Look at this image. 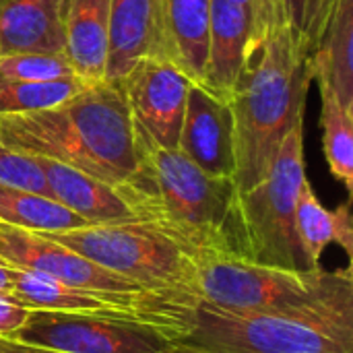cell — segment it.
Listing matches in <instances>:
<instances>
[{"instance_id": "obj_1", "label": "cell", "mask_w": 353, "mask_h": 353, "mask_svg": "<svg viewBox=\"0 0 353 353\" xmlns=\"http://www.w3.org/2000/svg\"><path fill=\"white\" fill-rule=\"evenodd\" d=\"M139 168L118 186L137 221L172 240L194 265L248 261L234 178L209 176L182 151L163 149L137 128Z\"/></svg>"}, {"instance_id": "obj_2", "label": "cell", "mask_w": 353, "mask_h": 353, "mask_svg": "<svg viewBox=\"0 0 353 353\" xmlns=\"http://www.w3.org/2000/svg\"><path fill=\"white\" fill-rule=\"evenodd\" d=\"M0 141L120 186L139 168L137 126L116 79L85 83L60 105L0 118Z\"/></svg>"}, {"instance_id": "obj_3", "label": "cell", "mask_w": 353, "mask_h": 353, "mask_svg": "<svg viewBox=\"0 0 353 353\" xmlns=\"http://www.w3.org/2000/svg\"><path fill=\"white\" fill-rule=\"evenodd\" d=\"M310 81L308 50L285 23L250 52L230 97L238 192L267 176L290 128L306 112Z\"/></svg>"}, {"instance_id": "obj_4", "label": "cell", "mask_w": 353, "mask_h": 353, "mask_svg": "<svg viewBox=\"0 0 353 353\" xmlns=\"http://www.w3.org/2000/svg\"><path fill=\"white\" fill-rule=\"evenodd\" d=\"M170 353H353V290L277 312H230L196 302Z\"/></svg>"}, {"instance_id": "obj_5", "label": "cell", "mask_w": 353, "mask_h": 353, "mask_svg": "<svg viewBox=\"0 0 353 353\" xmlns=\"http://www.w3.org/2000/svg\"><path fill=\"white\" fill-rule=\"evenodd\" d=\"M0 265L48 275L72 290L110 296L137 306L147 323L161 329L165 337L180 333L196 302H184L145 290L87 259L56 240L6 225L0 221Z\"/></svg>"}, {"instance_id": "obj_6", "label": "cell", "mask_w": 353, "mask_h": 353, "mask_svg": "<svg viewBox=\"0 0 353 353\" xmlns=\"http://www.w3.org/2000/svg\"><path fill=\"white\" fill-rule=\"evenodd\" d=\"M43 236L145 290L184 302H199L194 263L147 223L85 225Z\"/></svg>"}, {"instance_id": "obj_7", "label": "cell", "mask_w": 353, "mask_h": 353, "mask_svg": "<svg viewBox=\"0 0 353 353\" xmlns=\"http://www.w3.org/2000/svg\"><path fill=\"white\" fill-rule=\"evenodd\" d=\"M199 302L230 312H277L304 308L352 292V269L290 271L248 261L217 259L194 265Z\"/></svg>"}, {"instance_id": "obj_8", "label": "cell", "mask_w": 353, "mask_h": 353, "mask_svg": "<svg viewBox=\"0 0 353 353\" xmlns=\"http://www.w3.org/2000/svg\"><path fill=\"white\" fill-rule=\"evenodd\" d=\"M306 178L302 114L283 139L267 176L240 192L250 263L290 271L308 269L296 234V203Z\"/></svg>"}, {"instance_id": "obj_9", "label": "cell", "mask_w": 353, "mask_h": 353, "mask_svg": "<svg viewBox=\"0 0 353 353\" xmlns=\"http://www.w3.org/2000/svg\"><path fill=\"white\" fill-rule=\"evenodd\" d=\"M8 337L60 353L172 352L161 329L128 314L29 310L25 323Z\"/></svg>"}, {"instance_id": "obj_10", "label": "cell", "mask_w": 353, "mask_h": 353, "mask_svg": "<svg viewBox=\"0 0 353 353\" xmlns=\"http://www.w3.org/2000/svg\"><path fill=\"white\" fill-rule=\"evenodd\" d=\"M120 81L134 126L155 145L178 149L180 128L194 83L174 62L149 54L139 58Z\"/></svg>"}, {"instance_id": "obj_11", "label": "cell", "mask_w": 353, "mask_h": 353, "mask_svg": "<svg viewBox=\"0 0 353 353\" xmlns=\"http://www.w3.org/2000/svg\"><path fill=\"white\" fill-rule=\"evenodd\" d=\"M182 151L209 176L234 178V116L230 99L192 83L178 139Z\"/></svg>"}, {"instance_id": "obj_12", "label": "cell", "mask_w": 353, "mask_h": 353, "mask_svg": "<svg viewBox=\"0 0 353 353\" xmlns=\"http://www.w3.org/2000/svg\"><path fill=\"white\" fill-rule=\"evenodd\" d=\"M35 159L43 172L50 199L58 201L62 207L85 219L89 225L137 221L132 209L120 194L118 186L108 184L99 178H93L77 168L64 165L54 159Z\"/></svg>"}, {"instance_id": "obj_13", "label": "cell", "mask_w": 353, "mask_h": 353, "mask_svg": "<svg viewBox=\"0 0 353 353\" xmlns=\"http://www.w3.org/2000/svg\"><path fill=\"white\" fill-rule=\"evenodd\" d=\"M211 0H155L157 56L203 83Z\"/></svg>"}, {"instance_id": "obj_14", "label": "cell", "mask_w": 353, "mask_h": 353, "mask_svg": "<svg viewBox=\"0 0 353 353\" xmlns=\"http://www.w3.org/2000/svg\"><path fill=\"white\" fill-rule=\"evenodd\" d=\"M250 56V21L236 0L209 2L207 62L203 85L230 99Z\"/></svg>"}, {"instance_id": "obj_15", "label": "cell", "mask_w": 353, "mask_h": 353, "mask_svg": "<svg viewBox=\"0 0 353 353\" xmlns=\"http://www.w3.org/2000/svg\"><path fill=\"white\" fill-rule=\"evenodd\" d=\"M66 0H0V54H64Z\"/></svg>"}, {"instance_id": "obj_16", "label": "cell", "mask_w": 353, "mask_h": 353, "mask_svg": "<svg viewBox=\"0 0 353 353\" xmlns=\"http://www.w3.org/2000/svg\"><path fill=\"white\" fill-rule=\"evenodd\" d=\"M64 56L85 83L108 79L110 0H66Z\"/></svg>"}, {"instance_id": "obj_17", "label": "cell", "mask_w": 353, "mask_h": 353, "mask_svg": "<svg viewBox=\"0 0 353 353\" xmlns=\"http://www.w3.org/2000/svg\"><path fill=\"white\" fill-rule=\"evenodd\" d=\"M10 298L29 310H56V312H85V314H128L147 323L145 314L122 300L72 290L48 275L12 269Z\"/></svg>"}, {"instance_id": "obj_18", "label": "cell", "mask_w": 353, "mask_h": 353, "mask_svg": "<svg viewBox=\"0 0 353 353\" xmlns=\"http://www.w3.org/2000/svg\"><path fill=\"white\" fill-rule=\"evenodd\" d=\"M157 56L155 0H110L108 79H122L143 56Z\"/></svg>"}, {"instance_id": "obj_19", "label": "cell", "mask_w": 353, "mask_h": 353, "mask_svg": "<svg viewBox=\"0 0 353 353\" xmlns=\"http://www.w3.org/2000/svg\"><path fill=\"white\" fill-rule=\"evenodd\" d=\"M308 74H325L341 105L353 112V0H335L329 23L314 52L308 54Z\"/></svg>"}, {"instance_id": "obj_20", "label": "cell", "mask_w": 353, "mask_h": 353, "mask_svg": "<svg viewBox=\"0 0 353 353\" xmlns=\"http://www.w3.org/2000/svg\"><path fill=\"white\" fill-rule=\"evenodd\" d=\"M0 221L35 234L68 232L89 225L58 201L10 186H0Z\"/></svg>"}, {"instance_id": "obj_21", "label": "cell", "mask_w": 353, "mask_h": 353, "mask_svg": "<svg viewBox=\"0 0 353 353\" xmlns=\"http://www.w3.org/2000/svg\"><path fill=\"white\" fill-rule=\"evenodd\" d=\"M321 85V124L323 149L329 170L350 192L353 190V112L345 110L325 74L316 77Z\"/></svg>"}, {"instance_id": "obj_22", "label": "cell", "mask_w": 353, "mask_h": 353, "mask_svg": "<svg viewBox=\"0 0 353 353\" xmlns=\"http://www.w3.org/2000/svg\"><path fill=\"white\" fill-rule=\"evenodd\" d=\"M85 87L79 77H66L50 83L0 81V118L48 110L64 103Z\"/></svg>"}, {"instance_id": "obj_23", "label": "cell", "mask_w": 353, "mask_h": 353, "mask_svg": "<svg viewBox=\"0 0 353 353\" xmlns=\"http://www.w3.org/2000/svg\"><path fill=\"white\" fill-rule=\"evenodd\" d=\"M296 234L308 269H319L327 246L333 242V215L316 199L308 178L302 182L296 203Z\"/></svg>"}, {"instance_id": "obj_24", "label": "cell", "mask_w": 353, "mask_h": 353, "mask_svg": "<svg viewBox=\"0 0 353 353\" xmlns=\"http://www.w3.org/2000/svg\"><path fill=\"white\" fill-rule=\"evenodd\" d=\"M77 77L64 54L10 52L0 54V81L17 83H50Z\"/></svg>"}, {"instance_id": "obj_25", "label": "cell", "mask_w": 353, "mask_h": 353, "mask_svg": "<svg viewBox=\"0 0 353 353\" xmlns=\"http://www.w3.org/2000/svg\"><path fill=\"white\" fill-rule=\"evenodd\" d=\"M333 6L335 0H279V14L310 54L323 37Z\"/></svg>"}, {"instance_id": "obj_26", "label": "cell", "mask_w": 353, "mask_h": 353, "mask_svg": "<svg viewBox=\"0 0 353 353\" xmlns=\"http://www.w3.org/2000/svg\"><path fill=\"white\" fill-rule=\"evenodd\" d=\"M0 186L31 190L39 194H48V184L43 178V172L35 157L19 153L14 149H8L0 141Z\"/></svg>"}, {"instance_id": "obj_27", "label": "cell", "mask_w": 353, "mask_h": 353, "mask_svg": "<svg viewBox=\"0 0 353 353\" xmlns=\"http://www.w3.org/2000/svg\"><path fill=\"white\" fill-rule=\"evenodd\" d=\"M281 14H279V0H254V19H252V29H250V52L256 50L263 39L279 25Z\"/></svg>"}, {"instance_id": "obj_28", "label": "cell", "mask_w": 353, "mask_h": 353, "mask_svg": "<svg viewBox=\"0 0 353 353\" xmlns=\"http://www.w3.org/2000/svg\"><path fill=\"white\" fill-rule=\"evenodd\" d=\"M333 215V242L343 248V252L353 259V225H352V211H350V201L341 203Z\"/></svg>"}, {"instance_id": "obj_29", "label": "cell", "mask_w": 353, "mask_h": 353, "mask_svg": "<svg viewBox=\"0 0 353 353\" xmlns=\"http://www.w3.org/2000/svg\"><path fill=\"white\" fill-rule=\"evenodd\" d=\"M29 316V308L14 302L10 296H0V337L12 335Z\"/></svg>"}, {"instance_id": "obj_30", "label": "cell", "mask_w": 353, "mask_h": 353, "mask_svg": "<svg viewBox=\"0 0 353 353\" xmlns=\"http://www.w3.org/2000/svg\"><path fill=\"white\" fill-rule=\"evenodd\" d=\"M0 353H60L46 350V347H35V345H27L21 341H14L10 337H0Z\"/></svg>"}, {"instance_id": "obj_31", "label": "cell", "mask_w": 353, "mask_h": 353, "mask_svg": "<svg viewBox=\"0 0 353 353\" xmlns=\"http://www.w3.org/2000/svg\"><path fill=\"white\" fill-rule=\"evenodd\" d=\"M12 290V269L0 265V296H10Z\"/></svg>"}, {"instance_id": "obj_32", "label": "cell", "mask_w": 353, "mask_h": 353, "mask_svg": "<svg viewBox=\"0 0 353 353\" xmlns=\"http://www.w3.org/2000/svg\"><path fill=\"white\" fill-rule=\"evenodd\" d=\"M236 4L246 12L248 21H250V29H252V19H254V0H236Z\"/></svg>"}]
</instances>
